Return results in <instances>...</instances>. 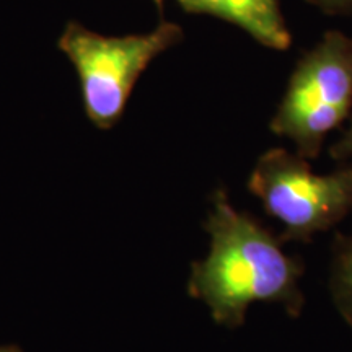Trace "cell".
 <instances>
[{
	"label": "cell",
	"instance_id": "cell-9",
	"mask_svg": "<svg viewBox=\"0 0 352 352\" xmlns=\"http://www.w3.org/2000/svg\"><path fill=\"white\" fill-rule=\"evenodd\" d=\"M0 352H25V351L16 344H7V346H0Z\"/></svg>",
	"mask_w": 352,
	"mask_h": 352
},
{
	"label": "cell",
	"instance_id": "cell-1",
	"mask_svg": "<svg viewBox=\"0 0 352 352\" xmlns=\"http://www.w3.org/2000/svg\"><path fill=\"white\" fill-rule=\"evenodd\" d=\"M204 230L210 239L209 254L191 263L188 294L209 308L215 323L243 327L253 303H276L289 316L302 315V261L284 253L279 236L253 215L233 208L223 188L210 196Z\"/></svg>",
	"mask_w": 352,
	"mask_h": 352
},
{
	"label": "cell",
	"instance_id": "cell-3",
	"mask_svg": "<svg viewBox=\"0 0 352 352\" xmlns=\"http://www.w3.org/2000/svg\"><path fill=\"white\" fill-rule=\"evenodd\" d=\"M351 113L352 36L333 30L298 59L270 127L296 145L298 155L314 160Z\"/></svg>",
	"mask_w": 352,
	"mask_h": 352
},
{
	"label": "cell",
	"instance_id": "cell-8",
	"mask_svg": "<svg viewBox=\"0 0 352 352\" xmlns=\"http://www.w3.org/2000/svg\"><path fill=\"white\" fill-rule=\"evenodd\" d=\"M310 2L323 8L324 12L352 13V0H310Z\"/></svg>",
	"mask_w": 352,
	"mask_h": 352
},
{
	"label": "cell",
	"instance_id": "cell-5",
	"mask_svg": "<svg viewBox=\"0 0 352 352\" xmlns=\"http://www.w3.org/2000/svg\"><path fill=\"white\" fill-rule=\"evenodd\" d=\"M188 13L210 15L239 26L264 47L285 51L292 44L279 0H176Z\"/></svg>",
	"mask_w": 352,
	"mask_h": 352
},
{
	"label": "cell",
	"instance_id": "cell-6",
	"mask_svg": "<svg viewBox=\"0 0 352 352\" xmlns=\"http://www.w3.org/2000/svg\"><path fill=\"white\" fill-rule=\"evenodd\" d=\"M329 287L341 316L352 328V233L338 236L334 243Z\"/></svg>",
	"mask_w": 352,
	"mask_h": 352
},
{
	"label": "cell",
	"instance_id": "cell-2",
	"mask_svg": "<svg viewBox=\"0 0 352 352\" xmlns=\"http://www.w3.org/2000/svg\"><path fill=\"white\" fill-rule=\"evenodd\" d=\"M183 39V30L162 21L148 33L107 36L69 23L57 46L76 69L87 118L101 131L121 121L132 90L153 59Z\"/></svg>",
	"mask_w": 352,
	"mask_h": 352
},
{
	"label": "cell",
	"instance_id": "cell-4",
	"mask_svg": "<svg viewBox=\"0 0 352 352\" xmlns=\"http://www.w3.org/2000/svg\"><path fill=\"white\" fill-rule=\"evenodd\" d=\"M248 189L283 223V243H308L352 212V166L320 175L307 158L285 148H270L258 158Z\"/></svg>",
	"mask_w": 352,
	"mask_h": 352
},
{
	"label": "cell",
	"instance_id": "cell-10",
	"mask_svg": "<svg viewBox=\"0 0 352 352\" xmlns=\"http://www.w3.org/2000/svg\"><path fill=\"white\" fill-rule=\"evenodd\" d=\"M155 2H158V3H162V2H164V0H155Z\"/></svg>",
	"mask_w": 352,
	"mask_h": 352
},
{
	"label": "cell",
	"instance_id": "cell-7",
	"mask_svg": "<svg viewBox=\"0 0 352 352\" xmlns=\"http://www.w3.org/2000/svg\"><path fill=\"white\" fill-rule=\"evenodd\" d=\"M331 158L336 162H347L352 158V120L351 124L347 126L344 134L341 135V139L336 140V144L333 145L331 151Z\"/></svg>",
	"mask_w": 352,
	"mask_h": 352
}]
</instances>
